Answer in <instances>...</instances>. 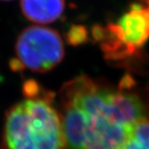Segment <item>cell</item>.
I'll return each instance as SVG.
<instances>
[{
    "mask_svg": "<svg viewBox=\"0 0 149 149\" xmlns=\"http://www.w3.org/2000/svg\"><path fill=\"white\" fill-rule=\"evenodd\" d=\"M64 55V42L58 31L45 26L33 25L19 34L15 44L16 57L10 66L16 71L29 69L45 73L57 67Z\"/></svg>",
    "mask_w": 149,
    "mask_h": 149,
    "instance_id": "cell-3",
    "label": "cell"
},
{
    "mask_svg": "<svg viewBox=\"0 0 149 149\" xmlns=\"http://www.w3.org/2000/svg\"><path fill=\"white\" fill-rule=\"evenodd\" d=\"M26 98L6 115L3 141L6 149H63L59 111L52 94L42 93L37 83H25Z\"/></svg>",
    "mask_w": 149,
    "mask_h": 149,
    "instance_id": "cell-2",
    "label": "cell"
},
{
    "mask_svg": "<svg viewBox=\"0 0 149 149\" xmlns=\"http://www.w3.org/2000/svg\"><path fill=\"white\" fill-rule=\"evenodd\" d=\"M103 49L111 57L132 54L149 40V3H134L115 24L102 31Z\"/></svg>",
    "mask_w": 149,
    "mask_h": 149,
    "instance_id": "cell-4",
    "label": "cell"
},
{
    "mask_svg": "<svg viewBox=\"0 0 149 149\" xmlns=\"http://www.w3.org/2000/svg\"><path fill=\"white\" fill-rule=\"evenodd\" d=\"M1 1H12V0H1Z\"/></svg>",
    "mask_w": 149,
    "mask_h": 149,
    "instance_id": "cell-8",
    "label": "cell"
},
{
    "mask_svg": "<svg viewBox=\"0 0 149 149\" xmlns=\"http://www.w3.org/2000/svg\"><path fill=\"white\" fill-rule=\"evenodd\" d=\"M22 13L29 21L47 24L57 21L65 10V0H20Z\"/></svg>",
    "mask_w": 149,
    "mask_h": 149,
    "instance_id": "cell-5",
    "label": "cell"
},
{
    "mask_svg": "<svg viewBox=\"0 0 149 149\" xmlns=\"http://www.w3.org/2000/svg\"><path fill=\"white\" fill-rule=\"evenodd\" d=\"M86 38V30H84L81 26H74L70 31L68 40L71 43L77 44L83 42Z\"/></svg>",
    "mask_w": 149,
    "mask_h": 149,
    "instance_id": "cell-7",
    "label": "cell"
},
{
    "mask_svg": "<svg viewBox=\"0 0 149 149\" xmlns=\"http://www.w3.org/2000/svg\"><path fill=\"white\" fill-rule=\"evenodd\" d=\"M60 102L71 105L79 115L84 149H120L146 112L136 94L101 86L86 76L62 87Z\"/></svg>",
    "mask_w": 149,
    "mask_h": 149,
    "instance_id": "cell-1",
    "label": "cell"
},
{
    "mask_svg": "<svg viewBox=\"0 0 149 149\" xmlns=\"http://www.w3.org/2000/svg\"><path fill=\"white\" fill-rule=\"evenodd\" d=\"M120 149H149V119L138 121Z\"/></svg>",
    "mask_w": 149,
    "mask_h": 149,
    "instance_id": "cell-6",
    "label": "cell"
}]
</instances>
